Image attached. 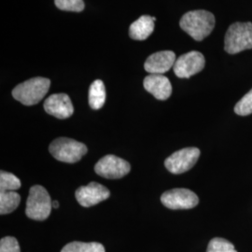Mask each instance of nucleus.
I'll return each mask as SVG.
<instances>
[{
    "label": "nucleus",
    "instance_id": "obj_9",
    "mask_svg": "<svg viewBox=\"0 0 252 252\" xmlns=\"http://www.w3.org/2000/svg\"><path fill=\"white\" fill-rule=\"evenodd\" d=\"M161 202L170 209H189L198 205V196L190 189H173L163 192Z\"/></svg>",
    "mask_w": 252,
    "mask_h": 252
},
{
    "label": "nucleus",
    "instance_id": "obj_14",
    "mask_svg": "<svg viewBox=\"0 0 252 252\" xmlns=\"http://www.w3.org/2000/svg\"><path fill=\"white\" fill-rule=\"evenodd\" d=\"M155 17L150 15H142L135 21L129 28V35L135 40H144L153 34L154 30Z\"/></svg>",
    "mask_w": 252,
    "mask_h": 252
},
{
    "label": "nucleus",
    "instance_id": "obj_2",
    "mask_svg": "<svg viewBox=\"0 0 252 252\" xmlns=\"http://www.w3.org/2000/svg\"><path fill=\"white\" fill-rule=\"evenodd\" d=\"M51 86V81L36 77L24 81L12 91V96L25 106H33L44 98Z\"/></svg>",
    "mask_w": 252,
    "mask_h": 252
},
{
    "label": "nucleus",
    "instance_id": "obj_18",
    "mask_svg": "<svg viewBox=\"0 0 252 252\" xmlns=\"http://www.w3.org/2000/svg\"><path fill=\"white\" fill-rule=\"evenodd\" d=\"M21 188V180L9 172H0V191H15Z\"/></svg>",
    "mask_w": 252,
    "mask_h": 252
},
{
    "label": "nucleus",
    "instance_id": "obj_19",
    "mask_svg": "<svg viewBox=\"0 0 252 252\" xmlns=\"http://www.w3.org/2000/svg\"><path fill=\"white\" fill-rule=\"evenodd\" d=\"M207 252H237L234 246L228 240L220 237H215L210 240Z\"/></svg>",
    "mask_w": 252,
    "mask_h": 252
},
{
    "label": "nucleus",
    "instance_id": "obj_17",
    "mask_svg": "<svg viewBox=\"0 0 252 252\" xmlns=\"http://www.w3.org/2000/svg\"><path fill=\"white\" fill-rule=\"evenodd\" d=\"M61 252H106L102 244L97 242H71L63 247Z\"/></svg>",
    "mask_w": 252,
    "mask_h": 252
},
{
    "label": "nucleus",
    "instance_id": "obj_5",
    "mask_svg": "<svg viewBox=\"0 0 252 252\" xmlns=\"http://www.w3.org/2000/svg\"><path fill=\"white\" fill-rule=\"evenodd\" d=\"M49 151L60 162L74 163L79 162L87 153V147L83 143L67 137H59L54 140Z\"/></svg>",
    "mask_w": 252,
    "mask_h": 252
},
{
    "label": "nucleus",
    "instance_id": "obj_22",
    "mask_svg": "<svg viewBox=\"0 0 252 252\" xmlns=\"http://www.w3.org/2000/svg\"><path fill=\"white\" fill-rule=\"evenodd\" d=\"M0 252H21L17 239L12 236L3 237L0 241Z\"/></svg>",
    "mask_w": 252,
    "mask_h": 252
},
{
    "label": "nucleus",
    "instance_id": "obj_11",
    "mask_svg": "<svg viewBox=\"0 0 252 252\" xmlns=\"http://www.w3.org/2000/svg\"><path fill=\"white\" fill-rule=\"evenodd\" d=\"M46 112L54 117L64 120L72 116L74 112L72 102L66 94H54L44 102Z\"/></svg>",
    "mask_w": 252,
    "mask_h": 252
},
{
    "label": "nucleus",
    "instance_id": "obj_16",
    "mask_svg": "<svg viewBox=\"0 0 252 252\" xmlns=\"http://www.w3.org/2000/svg\"><path fill=\"white\" fill-rule=\"evenodd\" d=\"M21 196L16 191H0V214L13 212L20 205Z\"/></svg>",
    "mask_w": 252,
    "mask_h": 252
},
{
    "label": "nucleus",
    "instance_id": "obj_12",
    "mask_svg": "<svg viewBox=\"0 0 252 252\" xmlns=\"http://www.w3.org/2000/svg\"><path fill=\"white\" fill-rule=\"evenodd\" d=\"M176 54L172 51H162L149 56L144 64L150 74H163L171 69L176 63Z\"/></svg>",
    "mask_w": 252,
    "mask_h": 252
},
{
    "label": "nucleus",
    "instance_id": "obj_3",
    "mask_svg": "<svg viewBox=\"0 0 252 252\" xmlns=\"http://www.w3.org/2000/svg\"><path fill=\"white\" fill-rule=\"evenodd\" d=\"M53 208V202L44 187L35 185L29 189L26 214L34 220H45Z\"/></svg>",
    "mask_w": 252,
    "mask_h": 252
},
{
    "label": "nucleus",
    "instance_id": "obj_23",
    "mask_svg": "<svg viewBox=\"0 0 252 252\" xmlns=\"http://www.w3.org/2000/svg\"><path fill=\"white\" fill-rule=\"evenodd\" d=\"M53 207H54V208H58V207H59V202H58V201H54V202H53Z\"/></svg>",
    "mask_w": 252,
    "mask_h": 252
},
{
    "label": "nucleus",
    "instance_id": "obj_7",
    "mask_svg": "<svg viewBox=\"0 0 252 252\" xmlns=\"http://www.w3.org/2000/svg\"><path fill=\"white\" fill-rule=\"evenodd\" d=\"M199 156L200 150L197 148H185L170 155L164 161V165L172 174H182L193 167Z\"/></svg>",
    "mask_w": 252,
    "mask_h": 252
},
{
    "label": "nucleus",
    "instance_id": "obj_13",
    "mask_svg": "<svg viewBox=\"0 0 252 252\" xmlns=\"http://www.w3.org/2000/svg\"><path fill=\"white\" fill-rule=\"evenodd\" d=\"M144 88L158 100H166L172 94L170 81L162 74H150L143 81Z\"/></svg>",
    "mask_w": 252,
    "mask_h": 252
},
{
    "label": "nucleus",
    "instance_id": "obj_8",
    "mask_svg": "<svg viewBox=\"0 0 252 252\" xmlns=\"http://www.w3.org/2000/svg\"><path fill=\"white\" fill-rule=\"evenodd\" d=\"M206 60L204 55L192 51L180 56L173 66L174 72L180 79H189L191 76L202 71L205 67Z\"/></svg>",
    "mask_w": 252,
    "mask_h": 252
},
{
    "label": "nucleus",
    "instance_id": "obj_10",
    "mask_svg": "<svg viewBox=\"0 0 252 252\" xmlns=\"http://www.w3.org/2000/svg\"><path fill=\"white\" fill-rule=\"evenodd\" d=\"M110 196L108 188L97 182H91L76 190V199L81 207H90L107 200Z\"/></svg>",
    "mask_w": 252,
    "mask_h": 252
},
{
    "label": "nucleus",
    "instance_id": "obj_21",
    "mask_svg": "<svg viewBox=\"0 0 252 252\" xmlns=\"http://www.w3.org/2000/svg\"><path fill=\"white\" fill-rule=\"evenodd\" d=\"M56 7L65 11L81 12L84 9L83 0H54Z\"/></svg>",
    "mask_w": 252,
    "mask_h": 252
},
{
    "label": "nucleus",
    "instance_id": "obj_20",
    "mask_svg": "<svg viewBox=\"0 0 252 252\" xmlns=\"http://www.w3.org/2000/svg\"><path fill=\"white\" fill-rule=\"evenodd\" d=\"M234 112L240 116H248L252 113V89L239 100L235 107Z\"/></svg>",
    "mask_w": 252,
    "mask_h": 252
},
{
    "label": "nucleus",
    "instance_id": "obj_6",
    "mask_svg": "<svg viewBox=\"0 0 252 252\" xmlns=\"http://www.w3.org/2000/svg\"><path fill=\"white\" fill-rule=\"evenodd\" d=\"M131 170L130 163L115 155H106L101 158L94 166V171L108 180L124 178Z\"/></svg>",
    "mask_w": 252,
    "mask_h": 252
},
{
    "label": "nucleus",
    "instance_id": "obj_1",
    "mask_svg": "<svg viewBox=\"0 0 252 252\" xmlns=\"http://www.w3.org/2000/svg\"><path fill=\"white\" fill-rule=\"evenodd\" d=\"M180 26L181 29L193 39L201 41L213 31L215 27V17L207 10H192L182 16Z\"/></svg>",
    "mask_w": 252,
    "mask_h": 252
},
{
    "label": "nucleus",
    "instance_id": "obj_4",
    "mask_svg": "<svg viewBox=\"0 0 252 252\" xmlns=\"http://www.w3.org/2000/svg\"><path fill=\"white\" fill-rule=\"evenodd\" d=\"M252 49V23H234L228 28L224 38V50L235 54Z\"/></svg>",
    "mask_w": 252,
    "mask_h": 252
},
{
    "label": "nucleus",
    "instance_id": "obj_15",
    "mask_svg": "<svg viewBox=\"0 0 252 252\" xmlns=\"http://www.w3.org/2000/svg\"><path fill=\"white\" fill-rule=\"evenodd\" d=\"M106 102V87L104 82L96 80L91 84L89 89V105L94 110L100 109Z\"/></svg>",
    "mask_w": 252,
    "mask_h": 252
}]
</instances>
